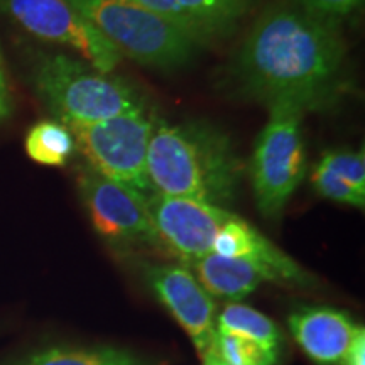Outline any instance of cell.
<instances>
[{"label":"cell","mask_w":365,"mask_h":365,"mask_svg":"<svg viewBox=\"0 0 365 365\" xmlns=\"http://www.w3.org/2000/svg\"><path fill=\"white\" fill-rule=\"evenodd\" d=\"M344 65L340 21L308 11L294 0H279L254 22L228 78L242 97L267 107L289 102L309 112L336 98Z\"/></svg>","instance_id":"obj_1"},{"label":"cell","mask_w":365,"mask_h":365,"mask_svg":"<svg viewBox=\"0 0 365 365\" xmlns=\"http://www.w3.org/2000/svg\"><path fill=\"white\" fill-rule=\"evenodd\" d=\"M242 173V159L222 130L202 122L154 120L148 150L150 193L222 207L235 198Z\"/></svg>","instance_id":"obj_2"},{"label":"cell","mask_w":365,"mask_h":365,"mask_svg":"<svg viewBox=\"0 0 365 365\" xmlns=\"http://www.w3.org/2000/svg\"><path fill=\"white\" fill-rule=\"evenodd\" d=\"M33 83L46 108L68 129L145 108L143 93L129 80L68 54H41Z\"/></svg>","instance_id":"obj_3"},{"label":"cell","mask_w":365,"mask_h":365,"mask_svg":"<svg viewBox=\"0 0 365 365\" xmlns=\"http://www.w3.org/2000/svg\"><path fill=\"white\" fill-rule=\"evenodd\" d=\"M120 56L143 66L175 70L185 66L198 44L176 27L132 0H66Z\"/></svg>","instance_id":"obj_4"},{"label":"cell","mask_w":365,"mask_h":365,"mask_svg":"<svg viewBox=\"0 0 365 365\" xmlns=\"http://www.w3.org/2000/svg\"><path fill=\"white\" fill-rule=\"evenodd\" d=\"M267 108L269 120L255 144L250 176L257 208L264 217L276 218L307 173V149L301 130L307 112L289 102Z\"/></svg>","instance_id":"obj_5"},{"label":"cell","mask_w":365,"mask_h":365,"mask_svg":"<svg viewBox=\"0 0 365 365\" xmlns=\"http://www.w3.org/2000/svg\"><path fill=\"white\" fill-rule=\"evenodd\" d=\"M154 120L145 108H139L95 124L71 127L70 132L88 170L150 195L148 150Z\"/></svg>","instance_id":"obj_6"},{"label":"cell","mask_w":365,"mask_h":365,"mask_svg":"<svg viewBox=\"0 0 365 365\" xmlns=\"http://www.w3.org/2000/svg\"><path fill=\"white\" fill-rule=\"evenodd\" d=\"M0 12L34 38L73 48L102 73L115 70L122 56L66 0H0Z\"/></svg>","instance_id":"obj_7"},{"label":"cell","mask_w":365,"mask_h":365,"mask_svg":"<svg viewBox=\"0 0 365 365\" xmlns=\"http://www.w3.org/2000/svg\"><path fill=\"white\" fill-rule=\"evenodd\" d=\"M78 191L93 228L105 240L113 245L158 244L143 191L91 170L80 173Z\"/></svg>","instance_id":"obj_8"},{"label":"cell","mask_w":365,"mask_h":365,"mask_svg":"<svg viewBox=\"0 0 365 365\" xmlns=\"http://www.w3.org/2000/svg\"><path fill=\"white\" fill-rule=\"evenodd\" d=\"M148 210L156 242L186 266L212 252L218 230L234 213L198 200L148 195Z\"/></svg>","instance_id":"obj_9"},{"label":"cell","mask_w":365,"mask_h":365,"mask_svg":"<svg viewBox=\"0 0 365 365\" xmlns=\"http://www.w3.org/2000/svg\"><path fill=\"white\" fill-rule=\"evenodd\" d=\"M158 299L170 309L193 341L196 352L207 357L215 336V303L203 289L195 274L185 266H150L145 272Z\"/></svg>","instance_id":"obj_10"},{"label":"cell","mask_w":365,"mask_h":365,"mask_svg":"<svg viewBox=\"0 0 365 365\" xmlns=\"http://www.w3.org/2000/svg\"><path fill=\"white\" fill-rule=\"evenodd\" d=\"M212 252L222 257L252 261L261 266L274 282H287L294 286H309L314 282L312 274L304 271L294 259L237 215L228 218L225 225L218 230Z\"/></svg>","instance_id":"obj_11"},{"label":"cell","mask_w":365,"mask_h":365,"mask_svg":"<svg viewBox=\"0 0 365 365\" xmlns=\"http://www.w3.org/2000/svg\"><path fill=\"white\" fill-rule=\"evenodd\" d=\"M294 340L319 365H340L357 325L349 314L331 308H304L289 317Z\"/></svg>","instance_id":"obj_12"},{"label":"cell","mask_w":365,"mask_h":365,"mask_svg":"<svg viewBox=\"0 0 365 365\" xmlns=\"http://www.w3.org/2000/svg\"><path fill=\"white\" fill-rule=\"evenodd\" d=\"M196 279L210 296L242 299L257 289L264 281H271L261 266L247 259L222 257L210 252L191 264Z\"/></svg>","instance_id":"obj_13"},{"label":"cell","mask_w":365,"mask_h":365,"mask_svg":"<svg viewBox=\"0 0 365 365\" xmlns=\"http://www.w3.org/2000/svg\"><path fill=\"white\" fill-rule=\"evenodd\" d=\"M215 331L254 341L272 359L279 357L281 331L271 318L245 304L232 303L218 314Z\"/></svg>","instance_id":"obj_14"},{"label":"cell","mask_w":365,"mask_h":365,"mask_svg":"<svg viewBox=\"0 0 365 365\" xmlns=\"http://www.w3.org/2000/svg\"><path fill=\"white\" fill-rule=\"evenodd\" d=\"M75 149V137L59 122H39L26 137L27 156L46 166H65Z\"/></svg>","instance_id":"obj_15"},{"label":"cell","mask_w":365,"mask_h":365,"mask_svg":"<svg viewBox=\"0 0 365 365\" xmlns=\"http://www.w3.org/2000/svg\"><path fill=\"white\" fill-rule=\"evenodd\" d=\"M24 365H153L139 355L120 349H49L36 354Z\"/></svg>","instance_id":"obj_16"},{"label":"cell","mask_w":365,"mask_h":365,"mask_svg":"<svg viewBox=\"0 0 365 365\" xmlns=\"http://www.w3.org/2000/svg\"><path fill=\"white\" fill-rule=\"evenodd\" d=\"M132 2L176 27L178 31L193 39L198 46L207 44L215 38H225V34L220 33L217 27L196 19L193 14L186 11L178 0H132Z\"/></svg>","instance_id":"obj_17"},{"label":"cell","mask_w":365,"mask_h":365,"mask_svg":"<svg viewBox=\"0 0 365 365\" xmlns=\"http://www.w3.org/2000/svg\"><path fill=\"white\" fill-rule=\"evenodd\" d=\"M196 19L217 27L223 34L234 31L235 22L249 12L255 0H178Z\"/></svg>","instance_id":"obj_18"},{"label":"cell","mask_w":365,"mask_h":365,"mask_svg":"<svg viewBox=\"0 0 365 365\" xmlns=\"http://www.w3.org/2000/svg\"><path fill=\"white\" fill-rule=\"evenodd\" d=\"M210 357L217 359L223 365H276L277 360L264 352L254 341L239 339L234 335L215 333L210 345Z\"/></svg>","instance_id":"obj_19"},{"label":"cell","mask_w":365,"mask_h":365,"mask_svg":"<svg viewBox=\"0 0 365 365\" xmlns=\"http://www.w3.org/2000/svg\"><path fill=\"white\" fill-rule=\"evenodd\" d=\"M323 166L335 173L341 178L350 188H354L357 193L365 196V158L364 149L359 153L345 149H333L327 150L323 154L322 161Z\"/></svg>","instance_id":"obj_20"},{"label":"cell","mask_w":365,"mask_h":365,"mask_svg":"<svg viewBox=\"0 0 365 365\" xmlns=\"http://www.w3.org/2000/svg\"><path fill=\"white\" fill-rule=\"evenodd\" d=\"M312 185L318 195H322L327 200H331V202L350 205V207L355 208L365 207V196L350 188L341 178L328 170L327 166H323L322 163H318L313 168Z\"/></svg>","instance_id":"obj_21"},{"label":"cell","mask_w":365,"mask_h":365,"mask_svg":"<svg viewBox=\"0 0 365 365\" xmlns=\"http://www.w3.org/2000/svg\"><path fill=\"white\" fill-rule=\"evenodd\" d=\"M299 6L319 16L330 17V19H344V17L357 11L362 0H294Z\"/></svg>","instance_id":"obj_22"},{"label":"cell","mask_w":365,"mask_h":365,"mask_svg":"<svg viewBox=\"0 0 365 365\" xmlns=\"http://www.w3.org/2000/svg\"><path fill=\"white\" fill-rule=\"evenodd\" d=\"M344 365H365V328L359 327L355 331L349 350L344 357Z\"/></svg>","instance_id":"obj_23"},{"label":"cell","mask_w":365,"mask_h":365,"mask_svg":"<svg viewBox=\"0 0 365 365\" xmlns=\"http://www.w3.org/2000/svg\"><path fill=\"white\" fill-rule=\"evenodd\" d=\"M11 113V90H9L7 73L4 66L2 51H0V118H6Z\"/></svg>","instance_id":"obj_24"},{"label":"cell","mask_w":365,"mask_h":365,"mask_svg":"<svg viewBox=\"0 0 365 365\" xmlns=\"http://www.w3.org/2000/svg\"><path fill=\"white\" fill-rule=\"evenodd\" d=\"M203 360H205V365H223V364H220V362H218V360H217V359L210 357V355H207V357H205Z\"/></svg>","instance_id":"obj_25"}]
</instances>
